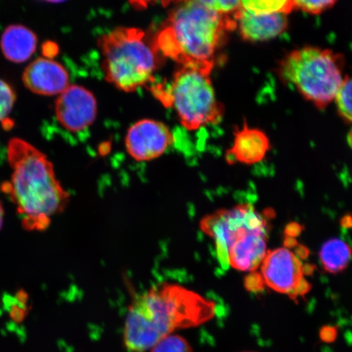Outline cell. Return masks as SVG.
I'll return each mask as SVG.
<instances>
[{"label":"cell","instance_id":"6da1fadb","mask_svg":"<svg viewBox=\"0 0 352 352\" xmlns=\"http://www.w3.org/2000/svg\"><path fill=\"white\" fill-rule=\"evenodd\" d=\"M214 314L210 299L182 285L162 283L131 301L123 341L129 352H145L176 330L200 327Z\"/></svg>","mask_w":352,"mask_h":352},{"label":"cell","instance_id":"7a4b0ae2","mask_svg":"<svg viewBox=\"0 0 352 352\" xmlns=\"http://www.w3.org/2000/svg\"><path fill=\"white\" fill-rule=\"evenodd\" d=\"M7 155L12 174L2 190L16 206L21 226L28 231L42 232L52 218L67 208L70 195L60 182L52 162L32 144L12 138Z\"/></svg>","mask_w":352,"mask_h":352},{"label":"cell","instance_id":"3957f363","mask_svg":"<svg viewBox=\"0 0 352 352\" xmlns=\"http://www.w3.org/2000/svg\"><path fill=\"white\" fill-rule=\"evenodd\" d=\"M234 30V19L182 1L170 12L153 43L160 54L180 65L212 70L228 33Z\"/></svg>","mask_w":352,"mask_h":352},{"label":"cell","instance_id":"277c9868","mask_svg":"<svg viewBox=\"0 0 352 352\" xmlns=\"http://www.w3.org/2000/svg\"><path fill=\"white\" fill-rule=\"evenodd\" d=\"M107 80L118 89L131 92L154 81L161 64L153 41L144 30L120 28L99 39Z\"/></svg>","mask_w":352,"mask_h":352},{"label":"cell","instance_id":"5b68a950","mask_svg":"<svg viewBox=\"0 0 352 352\" xmlns=\"http://www.w3.org/2000/svg\"><path fill=\"white\" fill-rule=\"evenodd\" d=\"M211 69L182 65L170 85L152 86L153 94L166 107L175 110L188 131H196L221 120L223 105L215 96L210 79Z\"/></svg>","mask_w":352,"mask_h":352},{"label":"cell","instance_id":"8992f818","mask_svg":"<svg viewBox=\"0 0 352 352\" xmlns=\"http://www.w3.org/2000/svg\"><path fill=\"white\" fill-rule=\"evenodd\" d=\"M344 58L322 48L305 47L294 50L280 61V76L318 109L336 100L344 78Z\"/></svg>","mask_w":352,"mask_h":352},{"label":"cell","instance_id":"52a82bcc","mask_svg":"<svg viewBox=\"0 0 352 352\" xmlns=\"http://www.w3.org/2000/svg\"><path fill=\"white\" fill-rule=\"evenodd\" d=\"M274 213L259 212L252 205L220 209L201 219L199 228L214 241L219 261L226 265L228 250L252 233L270 230Z\"/></svg>","mask_w":352,"mask_h":352},{"label":"cell","instance_id":"ba28073f","mask_svg":"<svg viewBox=\"0 0 352 352\" xmlns=\"http://www.w3.org/2000/svg\"><path fill=\"white\" fill-rule=\"evenodd\" d=\"M261 270L264 285L277 293L296 298L311 289L300 255L287 246L268 250Z\"/></svg>","mask_w":352,"mask_h":352},{"label":"cell","instance_id":"9c48e42d","mask_svg":"<svg viewBox=\"0 0 352 352\" xmlns=\"http://www.w3.org/2000/svg\"><path fill=\"white\" fill-rule=\"evenodd\" d=\"M174 135L164 122L142 120L132 125L126 132L125 147L132 160L151 162L157 160L173 146Z\"/></svg>","mask_w":352,"mask_h":352},{"label":"cell","instance_id":"30bf717a","mask_svg":"<svg viewBox=\"0 0 352 352\" xmlns=\"http://www.w3.org/2000/svg\"><path fill=\"white\" fill-rule=\"evenodd\" d=\"M56 116L60 124L73 133L85 131L98 116V102L89 90L69 86L56 101Z\"/></svg>","mask_w":352,"mask_h":352},{"label":"cell","instance_id":"8fae6325","mask_svg":"<svg viewBox=\"0 0 352 352\" xmlns=\"http://www.w3.org/2000/svg\"><path fill=\"white\" fill-rule=\"evenodd\" d=\"M22 81L33 94L55 96L63 94L69 85L67 70L57 61L38 58L25 69Z\"/></svg>","mask_w":352,"mask_h":352},{"label":"cell","instance_id":"7c38bea8","mask_svg":"<svg viewBox=\"0 0 352 352\" xmlns=\"http://www.w3.org/2000/svg\"><path fill=\"white\" fill-rule=\"evenodd\" d=\"M234 20L241 38L248 42L270 41L284 33L288 28L287 17L283 13L256 14L241 8Z\"/></svg>","mask_w":352,"mask_h":352},{"label":"cell","instance_id":"4fadbf2b","mask_svg":"<svg viewBox=\"0 0 352 352\" xmlns=\"http://www.w3.org/2000/svg\"><path fill=\"white\" fill-rule=\"evenodd\" d=\"M270 148V140L263 131L245 124L235 131L234 142L226 158L228 164L235 162L248 165L258 164L265 157Z\"/></svg>","mask_w":352,"mask_h":352},{"label":"cell","instance_id":"5bb4252c","mask_svg":"<svg viewBox=\"0 0 352 352\" xmlns=\"http://www.w3.org/2000/svg\"><path fill=\"white\" fill-rule=\"evenodd\" d=\"M38 38L32 30L22 25H12L4 30L0 47L6 58L23 63L36 51Z\"/></svg>","mask_w":352,"mask_h":352},{"label":"cell","instance_id":"9a60e30c","mask_svg":"<svg viewBox=\"0 0 352 352\" xmlns=\"http://www.w3.org/2000/svg\"><path fill=\"white\" fill-rule=\"evenodd\" d=\"M352 259V249L347 242L340 239H332L320 250V261L325 272L338 274L344 271Z\"/></svg>","mask_w":352,"mask_h":352},{"label":"cell","instance_id":"2e32d148","mask_svg":"<svg viewBox=\"0 0 352 352\" xmlns=\"http://www.w3.org/2000/svg\"><path fill=\"white\" fill-rule=\"evenodd\" d=\"M243 10L256 14L283 13L287 15L294 8L293 0H241Z\"/></svg>","mask_w":352,"mask_h":352},{"label":"cell","instance_id":"e0dca14e","mask_svg":"<svg viewBox=\"0 0 352 352\" xmlns=\"http://www.w3.org/2000/svg\"><path fill=\"white\" fill-rule=\"evenodd\" d=\"M182 1L196 3L219 15L232 19H234L242 8L241 0H179V2Z\"/></svg>","mask_w":352,"mask_h":352},{"label":"cell","instance_id":"ac0fdd59","mask_svg":"<svg viewBox=\"0 0 352 352\" xmlns=\"http://www.w3.org/2000/svg\"><path fill=\"white\" fill-rule=\"evenodd\" d=\"M336 100L341 117L352 123V74L344 78Z\"/></svg>","mask_w":352,"mask_h":352},{"label":"cell","instance_id":"d6986e66","mask_svg":"<svg viewBox=\"0 0 352 352\" xmlns=\"http://www.w3.org/2000/svg\"><path fill=\"white\" fill-rule=\"evenodd\" d=\"M149 351L151 352H193L192 347L186 338L174 333L162 338Z\"/></svg>","mask_w":352,"mask_h":352},{"label":"cell","instance_id":"ffe728a7","mask_svg":"<svg viewBox=\"0 0 352 352\" xmlns=\"http://www.w3.org/2000/svg\"><path fill=\"white\" fill-rule=\"evenodd\" d=\"M16 94L12 87L0 79V122L7 120L16 101Z\"/></svg>","mask_w":352,"mask_h":352},{"label":"cell","instance_id":"44dd1931","mask_svg":"<svg viewBox=\"0 0 352 352\" xmlns=\"http://www.w3.org/2000/svg\"><path fill=\"white\" fill-rule=\"evenodd\" d=\"M338 0H293L294 8L311 14H319L333 7Z\"/></svg>","mask_w":352,"mask_h":352},{"label":"cell","instance_id":"7402d4cb","mask_svg":"<svg viewBox=\"0 0 352 352\" xmlns=\"http://www.w3.org/2000/svg\"><path fill=\"white\" fill-rule=\"evenodd\" d=\"M132 7L138 10H143L152 3H160L164 7H167L173 3H177L179 0H129Z\"/></svg>","mask_w":352,"mask_h":352},{"label":"cell","instance_id":"603a6c76","mask_svg":"<svg viewBox=\"0 0 352 352\" xmlns=\"http://www.w3.org/2000/svg\"><path fill=\"white\" fill-rule=\"evenodd\" d=\"M263 284L261 275H257V274L250 272V275L246 277L245 286L249 290L256 292V290L261 289Z\"/></svg>","mask_w":352,"mask_h":352},{"label":"cell","instance_id":"cb8c5ba5","mask_svg":"<svg viewBox=\"0 0 352 352\" xmlns=\"http://www.w3.org/2000/svg\"><path fill=\"white\" fill-rule=\"evenodd\" d=\"M57 51H58L57 46L54 43L47 42L43 45V55L46 56V58H52V57L56 55Z\"/></svg>","mask_w":352,"mask_h":352},{"label":"cell","instance_id":"d4e9b609","mask_svg":"<svg viewBox=\"0 0 352 352\" xmlns=\"http://www.w3.org/2000/svg\"><path fill=\"white\" fill-rule=\"evenodd\" d=\"M3 219H4V210L3 206L0 201V230H1L3 224Z\"/></svg>","mask_w":352,"mask_h":352},{"label":"cell","instance_id":"484cf974","mask_svg":"<svg viewBox=\"0 0 352 352\" xmlns=\"http://www.w3.org/2000/svg\"><path fill=\"white\" fill-rule=\"evenodd\" d=\"M44 1H47V2H50V3H58L65 2V0H44Z\"/></svg>","mask_w":352,"mask_h":352},{"label":"cell","instance_id":"4316f807","mask_svg":"<svg viewBox=\"0 0 352 352\" xmlns=\"http://www.w3.org/2000/svg\"><path fill=\"white\" fill-rule=\"evenodd\" d=\"M349 142L351 145V147H352V131L351 132V134L349 135Z\"/></svg>","mask_w":352,"mask_h":352}]
</instances>
